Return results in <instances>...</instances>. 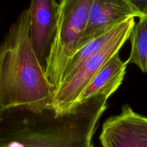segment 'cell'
Instances as JSON below:
<instances>
[{
	"mask_svg": "<svg viewBox=\"0 0 147 147\" xmlns=\"http://www.w3.org/2000/svg\"><path fill=\"white\" fill-rule=\"evenodd\" d=\"M127 65V62L121 60L119 53L115 54L87 85L75 106L99 95H107L110 97L121 84Z\"/></svg>",
	"mask_w": 147,
	"mask_h": 147,
	"instance_id": "8",
	"label": "cell"
},
{
	"mask_svg": "<svg viewBox=\"0 0 147 147\" xmlns=\"http://www.w3.org/2000/svg\"><path fill=\"white\" fill-rule=\"evenodd\" d=\"M131 51L127 63L137 66L143 73H147V17L139 18L131 33Z\"/></svg>",
	"mask_w": 147,
	"mask_h": 147,
	"instance_id": "10",
	"label": "cell"
},
{
	"mask_svg": "<svg viewBox=\"0 0 147 147\" xmlns=\"http://www.w3.org/2000/svg\"><path fill=\"white\" fill-rule=\"evenodd\" d=\"M28 9L32 44L40 63L45 68L55 35L59 3L56 0H31Z\"/></svg>",
	"mask_w": 147,
	"mask_h": 147,
	"instance_id": "6",
	"label": "cell"
},
{
	"mask_svg": "<svg viewBox=\"0 0 147 147\" xmlns=\"http://www.w3.org/2000/svg\"><path fill=\"white\" fill-rule=\"evenodd\" d=\"M141 16L127 0H93L78 48L106 34L120 23Z\"/></svg>",
	"mask_w": 147,
	"mask_h": 147,
	"instance_id": "7",
	"label": "cell"
},
{
	"mask_svg": "<svg viewBox=\"0 0 147 147\" xmlns=\"http://www.w3.org/2000/svg\"><path fill=\"white\" fill-rule=\"evenodd\" d=\"M109 98L97 95L60 115L53 108L0 110V147H93Z\"/></svg>",
	"mask_w": 147,
	"mask_h": 147,
	"instance_id": "1",
	"label": "cell"
},
{
	"mask_svg": "<svg viewBox=\"0 0 147 147\" xmlns=\"http://www.w3.org/2000/svg\"><path fill=\"white\" fill-rule=\"evenodd\" d=\"M54 92L32 44L27 8L11 24L0 46V110L52 108Z\"/></svg>",
	"mask_w": 147,
	"mask_h": 147,
	"instance_id": "2",
	"label": "cell"
},
{
	"mask_svg": "<svg viewBox=\"0 0 147 147\" xmlns=\"http://www.w3.org/2000/svg\"><path fill=\"white\" fill-rule=\"evenodd\" d=\"M92 2L93 0H60L55 35L45 68L55 90L61 83L67 62L78 49Z\"/></svg>",
	"mask_w": 147,
	"mask_h": 147,
	"instance_id": "3",
	"label": "cell"
},
{
	"mask_svg": "<svg viewBox=\"0 0 147 147\" xmlns=\"http://www.w3.org/2000/svg\"><path fill=\"white\" fill-rule=\"evenodd\" d=\"M135 24L136 23H135L134 18L128 19L126 21L118 24L116 27L108 32L107 33L91 40L88 43L78 49L77 51L73 54L71 59L67 62V66L63 73L62 82L73 74L84 63L85 61L87 60L90 56L100 51L111 42L117 38L126 29L131 26H134Z\"/></svg>",
	"mask_w": 147,
	"mask_h": 147,
	"instance_id": "9",
	"label": "cell"
},
{
	"mask_svg": "<svg viewBox=\"0 0 147 147\" xmlns=\"http://www.w3.org/2000/svg\"><path fill=\"white\" fill-rule=\"evenodd\" d=\"M142 17H147V0H127Z\"/></svg>",
	"mask_w": 147,
	"mask_h": 147,
	"instance_id": "11",
	"label": "cell"
},
{
	"mask_svg": "<svg viewBox=\"0 0 147 147\" xmlns=\"http://www.w3.org/2000/svg\"><path fill=\"white\" fill-rule=\"evenodd\" d=\"M134 26L126 29L100 51L85 61L73 74L62 82L53 95L52 108L56 114L65 113L75 106L76 101L93 78L111 58L119 53L129 39Z\"/></svg>",
	"mask_w": 147,
	"mask_h": 147,
	"instance_id": "4",
	"label": "cell"
},
{
	"mask_svg": "<svg viewBox=\"0 0 147 147\" xmlns=\"http://www.w3.org/2000/svg\"><path fill=\"white\" fill-rule=\"evenodd\" d=\"M100 141L102 147H147V117L123 105L119 115L105 121Z\"/></svg>",
	"mask_w": 147,
	"mask_h": 147,
	"instance_id": "5",
	"label": "cell"
}]
</instances>
